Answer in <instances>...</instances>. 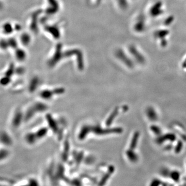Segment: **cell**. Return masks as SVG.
I'll list each match as a JSON object with an SVG mask.
<instances>
[{"instance_id":"3","label":"cell","mask_w":186,"mask_h":186,"mask_svg":"<svg viewBox=\"0 0 186 186\" xmlns=\"http://www.w3.org/2000/svg\"><path fill=\"white\" fill-rule=\"evenodd\" d=\"M147 115L149 119L152 121H156L157 119V115L155 111L152 108H149L147 110Z\"/></svg>"},{"instance_id":"6","label":"cell","mask_w":186,"mask_h":186,"mask_svg":"<svg viewBox=\"0 0 186 186\" xmlns=\"http://www.w3.org/2000/svg\"><path fill=\"white\" fill-rule=\"evenodd\" d=\"M117 113H118V109L116 108L115 110L113 111L112 114L111 115V116H110V117H109V118L108 119V121H107V125H110V124L111 123V122L113 120L114 118H115V116H116V115H117Z\"/></svg>"},{"instance_id":"7","label":"cell","mask_w":186,"mask_h":186,"mask_svg":"<svg viewBox=\"0 0 186 186\" xmlns=\"http://www.w3.org/2000/svg\"><path fill=\"white\" fill-rule=\"evenodd\" d=\"M171 178L175 181H177L179 179V176H180L179 173L177 171L173 172L171 173Z\"/></svg>"},{"instance_id":"4","label":"cell","mask_w":186,"mask_h":186,"mask_svg":"<svg viewBox=\"0 0 186 186\" xmlns=\"http://www.w3.org/2000/svg\"><path fill=\"white\" fill-rule=\"evenodd\" d=\"M139 138V133L138 132H136L135 134V135H134V137H133V138L131 142L130 146V149L133 150L136 147L137 145L138 142Z\"/></svg>"},{"instance_id":"11","label":"cell","mask_w":186,"mask_h":186,"mask_svg":"<svg viewBox=\"0 0 186 186\" xmlns=\"http://www.w3.org/2000/svg\"><path fill=\"white\" fill-rule=\"evenodd\" d=\"M158 182H160V181H159L158 180H156V181L152 182V185H158L159 184H160V183H158Z\"/></svg>"},{"instance_id":"9","label":"cell","mask_w":186,"mask_h":186,"mask_svg":"<svg viewBox=\"0 0 186 186\" xmlns=\"http://www.w3.org/2000/svg\"><path fill=\"white\" fill-rule=\"evenodd\" d=\"M182 147V143L181 142H179L177 144V145L175 149V151L176 153H179L180 152V150Z\"/></svg>"},{"instance_id":"5","label":"cell","mask_w":186,"mask_h":186,"mask_svg":"<svg viewBox=\"0 0 186 186\" xmlns=\"http://www.w3.org/2000/svg\"><path fill=\"white\" fill-rule=\"evenodd\" d=\"M127 155L131 162H136L138 160V157L137 155H136L134 152H132V149H130L127 152Z\"/></svg>"},{"instance_id":"8","label":"cell","mask_w":186,"mask_h":186,"mask_svg":"<svg viewBox=\"0 0 186 186\" xmlns=\"http://www.w3.org/2000/svg\"><path fill=\"white\" fill-rule=\"evenodd\" d=\"M151 130H152L153 132H154V134H155L156 135H160L161 134V129H160V128L157 127V126H152L151 127Z\"/></svg>"},{"instance_id":"1","label":"cell","mask_w":186,"mask_h":186,"mask_svg":"<svg viewBox=\"0 0 186 186\" xmlns=\"http://www.w3.org/2000/svg\"><path fill=\"white\" fill-rule=\"evenodd\" d=\"M90 130H92L95 132V134L98 135H103L106 134H110V133H121L122 131V129L120 128H114L113 129H102L100 127H90L86 126L81 131L80 134V138L81 139H83L86 134L89 132Z\"/></svg>"},{"instance_id":"2","label":"cell","mask_w":186,"mask_h":186,"mask_svg":"<svg viewBox=\"0 0 186 186\" xmlns=\"http://www.w3.org/2000/svg\"><path fill=\"white\" fill-rule=\"evenodd\" d=\"M2 31L5 34H10L13 31V25L10 23H5L2 26Z\"/></svg>"},{"instance_id":"10","label":"cell","mask_w":186,"mask_h":186,"mask_svg":"<svg viewBox=\"0 0 186 186\" xmlns=\"http://www.w3.org/2000/svg\"><path fill=\"white\" fill-rule=\"evenodd\" d=\"M49 123H53L54 122H53V121L52 120V119H51V118H49ZM50 125H51V126L52 128V129H56L55 128H56V125H55V123L54 124H50Z\"/></svg>"}]
</instances>
